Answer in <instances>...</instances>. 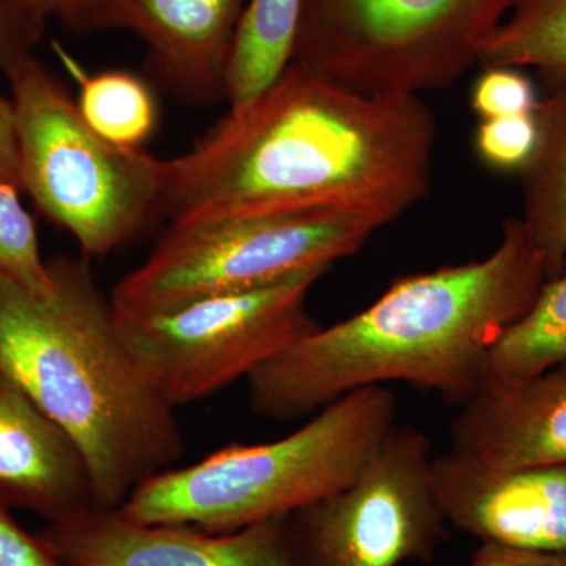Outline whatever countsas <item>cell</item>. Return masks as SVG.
<instances>
[{"instance_id": "obj_1", "label": "cell", "mask_w": 566, "mask_h": 566, "mask_svg": "<svg viewBox=\"0 0 566 566\" xmlns=\"http://www.w3.org/2000/svg\"><path fill=\"white\" fill-rule=\"evenodd\" d=\"M436 133L422 96L367 95L292 62L166 159L163 218L353 210L392 223L430 193Z\"/></svg>"}, {"instance_id": "obj_2", "label": "cell", "mask_w": 566, "mask_h": 566, "mask_svg": "<svg viewBox=\"0 0 566 566\" xmlns=\"http://www.w3.org/2000/svg\"><path fill=\"white\" fill-rule=\"evenodd\" d=\"M546 281L526 227L506 219L485 259L395 279L363 312L319 326L256 368L245 379L249 405L290 422L354 390L405 382L460 406L482 385L491 346Z\"/></svg>"}, {"instance_id": "obj_3", "label": "cell", "mask_w": 566, "mask_h": 566, "mask_svg": "<svg viewBox=\"0 0 566 566\" xmlns=\"http://www.w3.org/2000/svg\"><path fill=\"white\" fill-rule=\"evenodd\" d=\"M50 266L46 297L0 279V368L80 450L95 504L120 509L181 460L177 408L134 360L88 260Z\"/></svg>"}, {"instance_id": "obj_4", "label": "cell", "mask_w": 566, "mask_h": 566, "mask_svg": "<svg viewBox=\"0 0 566 566\" xmlns=\"http://www.w3.org/2000/svg\"><path fill=\"white\" fill-rule=\"evenodd\" d=\"M395 424V395L386 386L364 387L324 406L292 434L222 447L150 476L120 512L136 523L216 534L292 516L352 483Z\"/></svg>"}, {"instance_id": "obj_5", "label": "cell", "mask_w": 566, "mask_h": 566, "mask_svg": "<svg viewBox=\"0 0 566 566\" xmlns=\"http://www.w3.org/2000/svg\"><path fill=\"white\" fill-rule=\"evenodd\" d=\"M7 80L18 117L22 192L73 237L82 259L114 252L163 216L166 159L99 137L39 59Z\"/></svg>"}, {"instance_id": "obj_6", "label": "cell", "mask_w": 566, "mask_h": 566, "mask_svg": "<svg viewBox=\"0 0 566 566\" xmlns=\"http://www.w3.org/2000/svg\"><path fill=\"white\" fill-rule=\"evenodd\" d=\"M374 212L305 210L169 226L111 294L123 314L161 315L216 294L249 292L331 270L389 226Z\"/></svg>"}, {"instance_id": "obj_7", "label": "cell", "mask_w": 566, "mask_h": 566, "mask_svg": "<svg viewBox=\"0 0 566 566\" xmlns=\"http://www.w3.org/2000/svg\"><path fill=\"white\" fill-rule=\"evenodd\" d=\"M520 0H303L293 61L353 91L422 96L474 65Z\"/></svg>"}, {"instance_id": "obj_8", "label": "cell", "mask_w": 566, "mask_h": 566, "mask_svg": "<svg viewBox=\"0 0 566 566\" xmlns=\"http://www.w3.org/2000/svg\"><path fill=\"white\" fill-rule=\"evenodd\" d=\"M327 271H307L249 292L216 294L161 315L115 311V318L140 370L177 408L248 379L318 329L307 301Z\"/></svg>"}, {"instance_id": "obj_9", "label": "cell", "mask_w": 566, "mask_h": 566, "mask_svg": "<svg viewBox=\"0 0 566 566\" xmlns=\"http://www.w3.org/2000/svg\"><path fill=\"white\" fill-rule=\"evenodd\" d=\"M433 455L419 428L395 424L353 482L290 516L304 566L431 562L446 531Z\"/></svg>"}, {"instance_id": "obj_10", "label": "cell", "mask_w": 566, "mask_h": 566, "mask_svg": "<svg viewBox=\"0 0 566 566\" xmlns=\"http://www.w3.org/2000/svg\"><path fill=\"white\" fill-rule=\"evenodd\" d=\"M39 535L62 566H304L290 516L216 534L136 523L120 509L92 505Z\"/></svg>"}, {"instance_id": "obj_11", "label": "cell", "mask_w": 566, "mask_h": 566, "mask_svg": "<svg viewBox=\"0 0 566 566\" xmlns=\"http://www.w3.org/2000/svg\"><path fill=\"white\" fill-rule=\"evenodd\" d=\"M433 485L446 523L482 545L566 553V465L499 469L449 450Z\"/></svg>"}, {"instance_id": "obj_12", "label": "cell", "mask_w": 566, "mask_h": 566, "mask_svg": "<svg viewBox=\"0 0 566 566\" xmlns=\"http://www.w3.org/2000/svg\"><path fill=\"white\" fill-rule=\"evenodd\" d=\"M248 0H104L98 32H132L148 76L175 98L208 106L226 98L234 33Z\"/></svg>"}, {"instance_id": "obj_13", "label": "cell", "mask_w": 566, "mask_h": 566, "mask_svg": "<svg viewBox=\"0 0 566 566\" xmlns=\"http://www.w3.org/2000/svg\"><path fill=\"white\" fill-rule=\"evenodd\" d=\"M450 444L499 469L566 465V363L521 381L483 379L458 406Z\"/></svg>"}, {"instance_id": "obj_14", "label": "cell", "mask_w": 566, "mask_h": 566, "mask_svg": "<svg viewBox=\"0 0 566 566\" xmlns=\"http://www.w3.org/2000/svg\"><path fill=\"white\" fill-rule=\"evenodd\" d=\"M0 491L50 523L96 505L80 450L2 368Z\"/></svg>"}, {"instance_id": "obj_15", "label": "cell", "mask_w": 566, "mask_h": 566, "mask_svg": "<svg viewBox=\"0 0 566 566\" xmlns=\"http://www.w3.org/2000/svg\"><path fill=\"white\" fill-rule=\"evenodd\" d=\"M538 142L521 172L523 216L547 279L566 270V69L538 70Z\"/></svg>"}, {"instance_id": "obj_16", "label": "cell", "mask_w": 566, "mask_h": 566, "mask_svg": "<svg viewBox=\"0 0 566 566\" xmlns=\"http://www.w3.org/2000/svg\"><path fill=\"white\" fill-rule=\"evenodd\" d=\"M303 0H248L226 74L230 107L252 102L293 61Z\"/></svg>"}, {"instance_id": "obj_17", "label": "cell", "mask_w": 566, "mask_h": 566, "mask_svg": "<svg viewBox=\"0 0 566 566\" xmlns=\"http://www.w3.org/2000/svg\"><path fill=\"white\" fill-rule=\"evenodd\" d=\"M54 50L80 84L82 120L115 147L144 150L159 123L158 99L148 81L128 70L85 73L61 44L54 43Z\"/></svg>"}, {"instance_id": "obj_18", "label": "cell", "mask_w": 566, "mask_h": 566, "mask_svg": "<svg viewBox=\"0 0 566 566\" xmlns=\"http://www.w3.org/2000/svg\"><path fill=\"white\" fill-rule=\"evenodd\" d=\"M566 363V270L547 279L534 303L488 352L485 378L521 381Z\"/></svg>"}, {"instance_id": "obj_19", "label": "cell", "mask_w": 566, "mask_h": 566, "mask_svg": "<svg viewBox=\"0 0 566 566\" xmlns=\"http://www.w3.org/2000/svg\"><path fill=\"white\" fill-rule=\"evenodd\" d=\"M480 65L566 69V0H520L483 48Z\"/></svg>"}, {"instance_id": "obj_20", "label": "cell", "mask_w": 566, "mask_h": 566, "mask_svg": "<svg viewBox=\"0 0 566 566\" xmlns=\"http://www.w3.org/2000/svg\"><path fill=\"white\" fill-rule=\"evenodd\" d=\"M21 192L0 181V279L46 297L54 290L51 266L41 256L39 229Z\"/></svg>"}, {"instance_id": "obj_21", "label": "cell", "mask_w": 566, "mask_h": 566, "mask_svg": "<svg viewBox=\"0 0 566 566\" xmlns=\"http://www.w3.org/2000/svg\"><path fill=\"white\" fill-rule=\"evenodd\" d=\"M538 142L535 114L480 120L475 151L480 161L497 172L521 174L534 156Z\"/></svg>"}, {"instance_id": "obj_22", "label": "cell", "mask_w": 566, "mask_h": 566, "mask_svg": "<svg viewBox=\"0 0 566 566\" xmlns=\"http://www.w3.org/2000/svg\"><path fill=\"white\" fill-rule=\"evenodd\" d=\"M536 104L534 81L516 66H483L472 85L471 107L480 120L535 114Z\"/></svg>"}, {"instance_id": "obj_23", "label": "cell", "mask_w": 566, "mask_h": 566, "mask_svg": "<svg viewBox=\"0 0 566 566\" xmlns=\"http://www.w3.org/2000/svg\"><path fill=\"white\" fill-rule=\"evenodd\" d=\"M48 21L28 0H0V71L6 77L35 57Z\"/></svg>"}, {"instance_id": "obj_24", "label": "cell", "mask_w": 566, "mask_h": 566, "mask_svg": "<svg viewBox=\"0 0 566 566\" xmlns=\"http://www.w3.org/2000/svg\"><path fill=\"white\" fill-rule=\"evenodd\" d=\"M11 509L13 505L0 491V566H62L40 535L18 524Z\"/></svg>"}, {"instance_id": "obj_25", "label": "cell", "mask_w": 566, "mask_h": 566, "mask_svg": "<svg viewBox=\"0 0 566 566\" xmlns=\"http://www.w3.org/2000/svg\"><path fill=\"white\" fill-rule=\"evenodd\" d=\"M0 181L21 189L20 134L13 99L0 93Z\"/></svg>"}, {"instance_id": "obj_26", "label": "cell", "mask_w": 566, "mask_h": 566, "mask_svg": "<svg viewBox=\"0 0 566 566\" xmlns=\"http://www.w3.org/2000/svg\"><path fill=\"white\" fill-rule=\"evenodd\" d=\"M469 566H566V553L516 549L499 545H480Z\"/></svg>"}, {"instance_id": "obj_27", "label": "cell", "mask_w": 566, "mask_h": 566, "mask_svg": "<svg viewBox=\"0 0 566 566\" xmlns=\"http://www.w3.org/2000/svg\"><path fill=\"white\" fill-rule=\"evenodd\" d=\"M104 0H51V20L55 18L69 31L88 35L98 32Z\"/></svg>"}, {"instance_id": "obj_28", "label": "cell", "mask_w": 566, "mask_h": 566, "mask_svg": "<svg viewBox=\"0 0 566 566\" xmlns=\"http://www.w3.org/2000/svg\"><path fill=\"white\" fill-rule=\"evenodd\" d=\"M28 2L41 11L48 20H51V0H28Z\"/></svg>"}]
</instances>
